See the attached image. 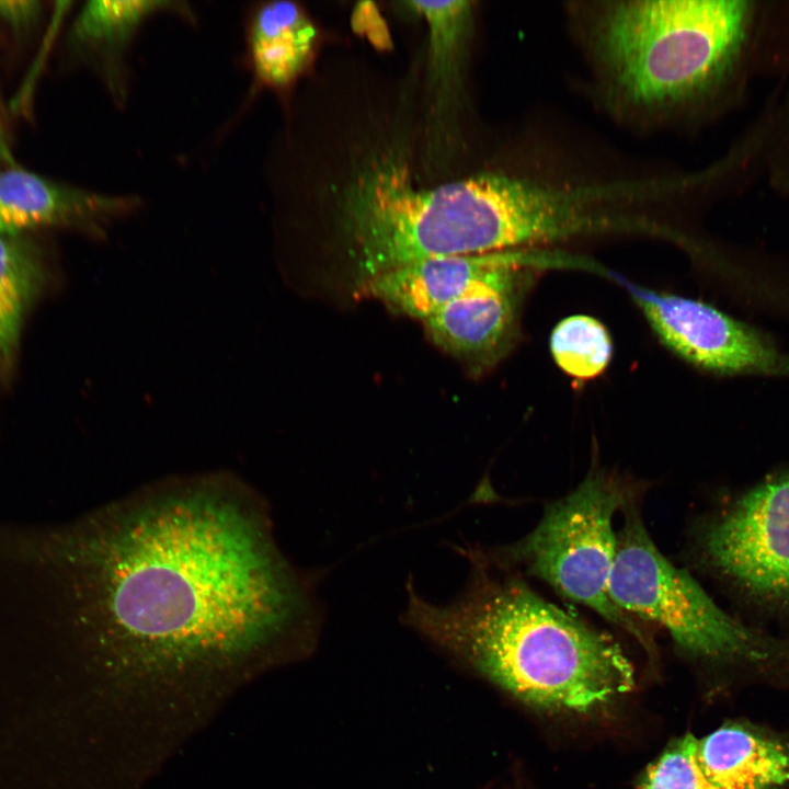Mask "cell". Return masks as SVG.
Instances as JSON below:
<instances>
[{
    "mask_svg": "<svg viewBox=\"0 0 789 789\" xmlns=\"http://www.w3.org/2000/svg\"><path fill=\"white\" fill-rule=\"evenodd\" d=\"M39 12L41 3L36 0H0V20L11 26H27Z\"/></svg>",
    "mask_w": 789,
    "mask_h": 789,
    "instance_id": "cell-19",
    "label": "cell"
},
{
    "mask_svg": "<svg viewBox=\"0 0 789 789\" xmlns=\"http://www.w3.org/2000/svg\"><path fill=\"white\" fill-rule=\"evenodd\" d=\"M11 160V155L7 138L4 136L1 123H0V164L7 163Z\"/></svg>",
    "mask_w": 789,
    "mask_h": 789,
    "instance_id": "cell-20",
    "label": "cell"
},
{
    "mask_svg": "<svg viewBox=\"0 0 789 789\" xmlns=\"http://www.w3.org/2000/svg\"><path fill=\"white\" fill-rule=\"evenodd\" d=\"M172 14L197 24L186 1L91 0L79 10L72 25L75 44L95 59L98 71L114 107L124 111L133 89L132 54L145 25L155 16Z\"/></svg>",
    "mask_w": 789,
    "mask_h": 789,
    "instance_id": "cell-12",
    "label": "cell"
},
{
    "mask_svg": "<svg viewBox=\"0 0 789 789\" xmlns=\"http://www.w3.org/2000/svg\"><path fill=\"white\" fill-rule=\"evenodd\" d=\"M462 595L434 605L408 586L403 622L534 707L587 712L634 684L608 634L546 601L516 575L470 551Z\"/></svg>",
    "mask_w": 789,
    "mask_h": 789,
    "instance_id": "cell-2",
    "label": "cell"
},
{
    "mask_svg": "<svg viewBox=\"0 0 789 789\" xmlns=\"http://www.w3.org/2000/svg\"><path fill=\"white\" fill-rule=\"evenodd\" d=\"M549 345L559 368L578 380H590L602 375L614 351L606 327L584 315L562 319L553 328Z\"/></svg>",
    "mask_w": 789,
    "mask_h": 789,
    "instance_id": "cell-16",
    "label": "cell"
},
{
    "mask_svg": "<svg viewBox=\"0 0 789 789\" xmlns=\"http://www.w3.org/2000/svg\"><path fill=\"white\" fill-rule=\"evenodd\" d=\"M430 26L433 61L441 71L451 64L470 13L468 1H410ZM437 70V71H438Z\"/></svg>",
    "mask_w": 789,
    "mask_h": 789,
    "instance_id": "cell-18",
    "label": "cell"
},
{
    "mask_svg": "<svg viewBox=\"0 0 789 789\" xmlns=\"http://www.w3.org/2000/svg\"><path fill=\"white\" fill-rule=\"evenodd\" d=\"M571 32L597 100L613 117L672 128L725 79L745 32L744 1L569 2Z\"/></svg>",
    "mask_w": 789,
    "mask_h": 789,
    "instance_id": "cell-3",
    "label": "cell"
},
{
    "mask_svg": "<svg viewBox=\"0 0 789 789\" xmlns=\"http://www.w3.org/2000/svg\"><path fill=\"white\" fill-rule=\"evenodd\" d=\"M2 569L18 588L16 622L50 624L130 672L238 666L318 622L263 507L219 477L164 482L59 526L11 528Z\"/></svg>",
    "mask_w": 789,
    "mask_h": 789,
    "instance_id": "cell-1",
    "label": "cell"
},
{
    "mask_svg": "<svg viewBox=\"0 0 789 789\" xmlns=\"http://www.w3.org/2000/svg\"><path fill=\"white\" fill-rule=\"evenodd\" d=\"M697 541L704 565L746 608L789 622V467L732 496Z\"/></svg>",
    "mask_w": 789,
    "mask_h": 789,
    "instance_id": "cell-7",
    "label": "cell"
},
{
    "mask_svg": "<svg viewBox=\"0 0 789 789\" xmlns=\"http://www.w3.org/2000/svg\"><path fill=\"white\" fill-rule=\"evenodd\" d=\"M697 742L687 734L672 743L647 768L636 789H718L700 765Z\"/></svg>",
    "mask_w": 789,
    "mask_h": 789,
    "instance_id": "cell-17",
    "label": "cell"
},
{
    "mask_svg": "<svg viewBox=\"0 0 789 789\" xmlns=\"http://www.w3.org/2000/svg\"><path fill=\"white\" fill-rule=\"evenodd\" d=\"M621 513L609 580L617 606L663 626L684 651L698 658L756 668L789 663V639L729 614L687 571L661 553L641 517L638 495Z\"/></svg>",
    "mask_w": 789,
    "mask_h": 789,
    "instance_id": "cell-5",
    "label": "cell"
},
{
    "mask_svg": "<svg viewBox=\"0 0 789 789\" xmlns=\"http://www.w3.org/2000/svg\"><path fill=\"white\" fill-rule=\"evenodd\" d=\"M613 277L631 293L660 341L691 365L723 375L789 374V358L756 328L702 301Z\"/></svg>",
    "mask_w": 789,
    "mask_h": 789,
    "instance_id": "cell-8",
    "label": "cell"
},
{
    "mask_svg": "<svg viewBox=\"0 0 789 789\" xmlns=\"http://www.w3.org/2000/svg\"><path fill=\"white\" fill-rule=\"evenodd\" d=\"M342 227L357 284L415 261L519 250L500 171L432 188L384 159L347 188Z\"/></svg>",
    "mask_w": 789,
    "mask_h": 789,
    "instance_id": "cell-4",
    "label": "cell"
},
{
    "mask_svg": "<svg viewBox=\"0 0 789 789\" xmlns=\"http://www.w3.org/2000/svg\"><path fill=\"white\" fill-rule=\"evenodd\" d=\"M145 206L132 193H102L56 183L22 169L0 171V235L39 227L70 226L104 237L118 221Z\"/></svg>",
    "mask_w": 789,
    "mask_h": 789,
    "instance_id": "cell-10",
    "label": "cell"
},
{
    "mask_svg": "<svg viewBox=\"0 0 789 789\" xmlns=\"http://www.w3.org/2000/svg\"><path fill=\"white\" fill-rule=\"evenodd\" d=\"M529 266L491 276L423 321L430 339L472 371L495 365L517 335L522 284Z\"/></svg>",
    "mask_w": 789,
    "mask_h": 789,
    "instance_id": "cell-9",
    "label": "cell"
},
{
    "mask_svg": "<svg viewBox=\"0 0 789 789\" xmlns=\"http://www.w3.org/2000/svg\"><path fill=\"white\" fill-rule=\"evenodd\" d=\"M697 754L718 789H778L789 782V745L739 725L698 739Z\"/></svg>",
    "mask_w": 789,
    "mask_h": 789,
    "instance_id": "cell-14",
    "label": "cell"
},
{
    "mask_svg": "<svg viewBox=\"0 0 789 789\" xmlns=\"http://www.w3.org/2000/svg\"><path fill=\"white\" fill-rule=\"evenodd\" d=\"M637 492L611 474L594 470L569 494L550 503L538 525L517 542L492 553L498 567H518L565 597L590 607L631 634L651 655L654 640L613 601L609 580L615 554L613 522Z\"/></svg>",
    "mask_w": 789,
    "mask_h": 789,
    "instance_id": "cell-6",
    "label": "cell"
},
{
    "mask_svg": "<svg viewBox=\"0 0 789 789\" xmlns=\"http://www.w3.org/2000/svg\"><path fill=\"white\" fill-rule=\"evenodd\" d=\"M243 30L249 105L262 89L282 93L295 83L310 62L317 28L298 3L276 0L252 3Z\"/></svg>",
    "mask_w": 789,
    "mask_h": 789,
    "instance_id": "cell-13",
    "label": "cell"
},
{
    "mask_svg": "<svg viewBox=\"0 0 789 789\" xmlns=\"http://www.w3.org/2000/svg\"><path fill=\"white\" fill-rule=\"evenodd\" d=\"M541 259L537 249L428 258L363 281L356 291L423 322L478 283L508 268L539 264Z\"/></svg>",
    "mask_w": 789,
    "mask_h": 789,
    "instance_id": "cell-11",
    "label": "cell"
},
{
    "mask_svg": "<svg viewBox=\"0 0 789 789\" xmlns=\"http://www.w3.org/2000/svg\"><path fill=\"white\" fill-rule=\"evenodd\" d=\"M39 282L41 268L33 253L15 237L0 235V364L18 345Z\"/></svg>",
    "mask_w": 789,
    "mask_h": 789,
    "instance_id": "cell-15",
    "label": "cell"
}]
</instances>
